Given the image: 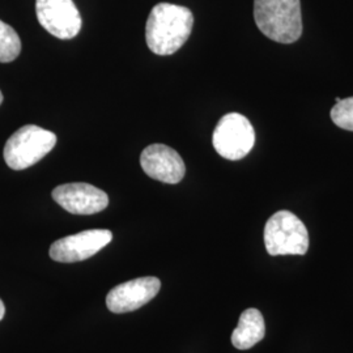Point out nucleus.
<instances>
[{
    "label": "nucleus",
    "instance_id": "1",
    "mask_svg": "<svg viewBox=\"0 0 353 353\" xmlns=\"http://www.w3.org/2000/svg\"><path fill=\"white\" fill-rule=\"evenodd\" d=\"M194 14L189 8L159 3L152 8L145 26L148 49L157 55H172L189 39Z\"/></svg>",
    "mask_w": 353,
    "mask_h": 353
},
{
    "label": "nucleus",
    "instance_id": "2",
    "mask_svg": "<svg viewBox=\"0 0 353 353\" xmlns=\"http://www.w3.org/2000/svg\"><path fill=\"white\" fill-rule=\"evenodd\" d=\"M254 19L265 37L293 43L303 34L300 0H254Z\"/></svg>",
    "mask_w": 353,
    "mask_h": 353
},
{
    "label": "nucleus",
    "instance_id": "3",
    "mask_svg": "<svg viewBox=\"0 0 353 353\" xmlns=\"http://www.w3.org/2000/svg\"><path fill=\"white\" fill-rule=\"evenodd\" d=\"M57 144V135L42 127L19 128L4 147V160L13 170H24L42 160Z\"/></svg>",
    "mask_w": 353,
    "mask_h": 353
},
{
    "label": "nucleus",
    "instance_id": "4",
    "mask_svg": "<svg viewBox=\"0 0 353 353\" xmlns=\"http://www.w3.org/2000/svg\"><path fill=\"white\" fill-rule=\"evenodd\" d=\"M265 245L272 256L303 255L309 249V233L296 214L279 211L265 224Z\"/></svg>",
    "mask_w": 353,
    "mask_h": 353
},
{
    "label": "nucleus",
    "instance_id": "5",
    "mask_svg": "<svg viewBox=\"0 0 353 353\" xmlns=\"http://www.w3.org/2000/svg\"><path fill=\"white\" fill-rule=\"evenodd\" d=\"M212 143L221 157L237 161L252 151L255 144V131L245 115L229 113L219 121L214 128Z\"/></svg>",
    "mask_w": 353,
    "mask_h": 353
},
{
    "label": "nucleus",
    "instance_id": "6",
    "mask_svg": "<svg viewBox=\"0 0 353 353\" xmlns=\"http://www.w3.org/2000/svg\"><path fill=\"white\" fill-rule=\"evenodd\" d=\"M113 240V233L108 229L84 230L67 236L51 245L50 258L61 263H75L89 259Z\"/></svg>",
    "mask_w": 353,
    "mask_h": 353
},
{
    "label": "nucleus",
    "instance_id": "7",
    "mask_svg": "<svg viewBox=\"0 0 353 353\" xmlns=\"http://www.w3.org/2000/svg\"><path fill=\"white\" fill-rule=\"evenodd\" d=\"M41 26L59 39H72L81 30V16L72 0H36Z\"/></svg>",
    "mask_w": 353,
    "mask_h": 353
},
{
    "label": "nucleus",
    "instance_id": "8",
    "mask_svg": "<svg viewBox=\"0 0 353 353\" xmlns=\"http://www.w3.org/2000/svg\"><path fill=\"white\" fill-rule=\"evenodd\" d=\"M52 199L72 214H94L109 204L105 191L89 183H65L52 190Z\"/></svg>",
    "mask_w": 353,
    "mask_h": 353
},
{
    "label": "nucleus",
    "instance_id": "9",
    "mask_svg": "<svg viewBox=\"0 0 353 353\" xmlns=\"http://www.w3.org/2000/svg\"><path fill=\"white\" fill-rule=\"evenodd\" d=\"M161 283L157 278L135 279L114 287L106 296V306L115 314H123L135 312L152 301L159 290Z\"/></svg>",
    "mask_w": 353,
    "mask_h": 353
},
{
    "label": "nucleus",
    "instance_id": "10",
    "mask_svg": "<svg viewBox=\"0 0 353 353\" xmlns=\"http://www.w3.org/2000/svg\"><path fill=\"white\" fill-rule=\"evenodd\" d=\"M140 165L145 174L163 183L176 185L186 173V166L178 152L165 144H151L140 156Z\"/></svg>",
    "mask_w": 353,
    "mask_h": 353
},
{
    "label": "nucleus",
    "instance_id": "11",
    "mask_svg": "<svg viewBox=\"0 0 353 353\" xmlns=\"http://www.w3.org/2000/svg\"><path fill=\"white\" fill-rule=\"evenodd\" d=\"M263 316L256 309H248L240 316L239 326L232 334V344L241 351L249 350L265 338Z\"/></svg>",
    "mask_w": 353,
    "mask_h": 353
},
{
    "label": "nucleus",
    "instance_id": "12",
    "mask_svg": "<svg viewBox=\"0 0 353 353\" xmlns=\"http://www.w3.org/2000/svg\"><path fill=\"white\" fill-rule=\"evenodd\" d=\"M21 52V39L12 26L0 20V63L13 62Z\"/></svg>",
    "mask_w": 353,
    "mask_h": 353
},
{
    "label": "nucleus",
    "instance_id": "13",
    "mask_svg": "<svg viewBox=\"0 0 353 353\" xmlns=\"http://www.w3.org/2000/svg\"><path fill=\"white\" fill-rule=\"evenodd\" d=\"M330 114L336 126L347 131H353V97L336 102Z\"/></svg>",
    "mask_w": 353,
    "mask_h": 353
},
{
    "label": "nucleus",
    "instance_id": "14",
    "mask_svg": "<svg viewBox=\"0 0 353 353\" xmlns=\"http://www.w3.org/2000/svg\"><path fill=\"white\" fill-rule=\"evenodd\" d=\"M6 314V306H4V303L3 301L0 300V321L3 319V316Z\"/></svg>",
    "mask_w": 353,
    "mask_h": 353
},
{
    "label": "nucleus",
    "instance_id": "15",
    "mask_svg": "<svg viewBox=\"0 0 353 353\" xmlns=\"http://www.w3.org/2000/svg\"><path fill=\"white\" fill-rule=\"evenodd\" d=\"M1 102H3V93L0 92V105H1Z\"/></svg>",
    "mask_w": 353,
    "mask_h": 353
}]
</instances>
